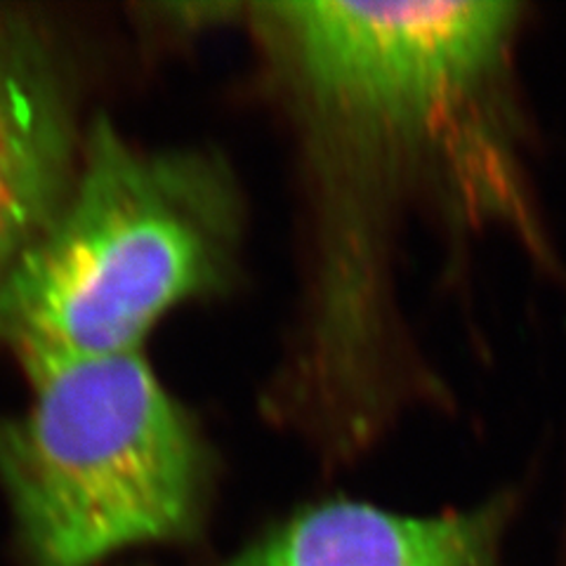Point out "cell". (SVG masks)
Masks as SVG:
<instances>
[{
	"mask_svg": "<svg viewBox=\"0 0 566 566\" xmlns=\"http://www.w3.org/2000/svg\"><path fill=\"white\" fill-rule=\"evenodd\" d=\"M239 241V189L220 158L142 149L99 118L0 289V343L29 380L139 352L166 312L227 286Z\"/></svg>",
	"mask_w": 566,
	"mask_h": 566,
	"instance_id": "6da1fadb",
	"label": "cell"
},
{
	"mask_svg": "<svg viewBox=\"0 0 566 566\" xmlns=\"http://www.w3.org/2000/svg\"><path fill=\"white\" fill-rule=\"evenodd\" d=\"M0 418V484L33 566H95L187 534L206 453L142 352L60 366Z\"/></svg>",
	"mask_w": 566,
	"mask_h": 566,
	"instance_id": "7a4b0ae2",
	"label": "cell"
},
{
	"mask_svg": "<svg viewBox=\"0 0 566 566\" xmlns=\"http://www.w3.org/2000/svg\"><path fill=\"white\" fill-rule=\"evenodd\" d=\"M81 145L57 57L31 24L0 17V289L55 216Z\"/></svg>",
	"mask_w": 566,
	"mask_h": 566,
	"instance_id": "3957f363",
	"label": "cell"
},
{
	"mask_svg": "<svg viewBox=\"0 0 566 566\" xmlns=\"http://www.w3.org/2000/svg\"><path fill=\"white\" fill-rule=\"evenodd\" d=\"M507 501L411 517L333 501L297 512L220 566H503Z\"/></svg>",
	"mask_w": 566,
	"mask_h": 566,
	"instance_id": "277c9868",
	"label": "cell"
}]
</instances>
